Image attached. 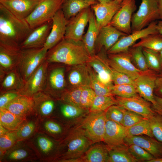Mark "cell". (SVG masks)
<instances>
[{"mask_svg": "<svg viewBox=\"0 0 162 162\" xmlns=\"http://www.w3.org/2000/svg\"><path fill=\"white\" fill-rule=\"evenodd\" d=\"M35 114L40 119L51 117L55 107L53 97L44 91L39 92L32 96Z\"/></svg>", "mask_w": 162, "mask_h": 162, "instance_id": "26", "label": "cell"}, {"mask_svg": "<svg viewBox=\"0 0 162 162\" xmlns=\"http://www.w3.org/2000/svg\"><path fill=\"white\" fill-rule=\"evenodd\" d=\"M148 120L153 136L162 142V116L156 113Z\"/></svg>", "mask_w": 162, "mask_h": 162, "instance_id": "50", "label": "cell"}, {"mask_svg": "<svg viewBox=\"0 0 162 162\" xmlns=\"http://www.w3.org/2000/svg\"><path fill=\"white\" fill-rule=\"evenodd\" d=\"M154 95L162 98V73L158 74L155 82Z\"/></svg>", "mask_w": 162, "mask_h": 162, "instance_id": "55", "label": "cell"}, {"mask_svg": "<svg viewBox=\"0 0 162 162\" xmlns=\"http://www.w3.org/2000/svg\"><path fill=\"white\" fill-rule=\"evenodd\" d=\"M29 140L34 147L40 161L49 162L54 159L56 144L52 138L38 131Z\"/></svg>", "mask_w": 162, "mask_h": 162, "instance_id": "17", "label": "cell"}, {"mask_svg": "<svg viewBox=\"0 0 162 162\" xmlns=\"http://www.w3.org/2000/svg\"><path fill=\"white\" fill-rule=\"evenodd\" d=\"M65 0H41L31 13L25 19L32 29L52 20L62 8Z\"/></svg>", "mask_w": 162, "mask_h": 162, "instance_id": "4", "label": "cell"}, {"mask_svg": "<svg viewBox=\"0 0 162 162\" xmlns=\"http://www.w3.org/2000/svg\"><path fill=\"white\" fill-rule=\"evenodd\" d=\"M40 161L36 151L29 140L19 141L0 158V162Z\"/></svg>", "mask_w": 162, "mask_h": 162, "instance_id": "8", "label": "cell"}, {"mask_svg": "<svg viewBox=\"0 0 162 162\" xmlns=\"http://www.w3.org/2000/svg\"><path fill=\"white\" fill-rule=\"evenodd\" d=\"M62 104L60 107V111L63 117L67 119L77 117L84 112L85 109L78 106L62 102Z\"/></svg>", "mask_w": 162, "mask_h": 162, "instance_id": "47", "label": "cell"}, {"mask_svg": "<svg viewBox=\"0 0 162 162\" xmlns=\"http://www.w3.org/2000/svg\"><path fill=\"white\" fill-rule=\"evenodd\" d=\"M105 111H90L83 121L82 127L92 143L103 141L106 121Z\"/></svg>", "mask_w": 162, "mask_h": 162, "instance_id": "6", "label": "cell"}, {"mask_svg": "<svg viewBox=\"0 0 162 162\" xmlns=\"http://www.w3.org/2000/svg\"><path fill=\"white\" fill-rule=\"evenodd\" d=\"M39 118L35 114L27 118L15 133L18 141L29 140L38 131Z\"/></svg>", "mask_w": 162, "mask_h": 162, "instance_id": "30", "label": "cell"}, {"mask_svg": "<svg viewBox=\"0 0 162 162\" xmlns=\"http://www.w3.org/2000/svg\"><path fill=\"white\" fill-rule=\"evenodd\" d=\"M149 69L158 74L162 73V59L160 52L145 48H142Z\"/></svg>", "mask_w": 162, "mask_h": 162, "instance_id": "39", "label": "cell"}, {"mask_svg": "<svg viewBox=\"0 0 162 162\" xmlns=\"http://www.w3.org/2000/svg\"><path fill=\"white\" fill-rule=\"evenodd\" d=\"M148 162H162V157L156 158H154L148 161Z\"/></svg>", "mask_w": 162, "mask_h": 162, "instance_id": "60", "label": "cell"}, {"mask_svg": "<svg viewBox=\"0 0 162 162\" xmlns=\"http://www.w3.org/2000/svg\"><path fill=\"white\" fill-rule=\"evenodd\" d=\"M109 148L107 145L96 144L89 148L84 156L79 158V162H107Z\"/></svg>", "mask_w": 162, "mask_h": 162, "instance_id": "33", "label": "cell"}, {"mask_svg": "<svg viewBox=\"0 0 162 162\" xmlns=\"http://www.w3.org/2000/svg\"><path fill=\"white\" fill-rule=\"evenodd\" d=\"M117 1H118L120 3H121L122 2L123 0H116Z\"/></svg>", "mask_w": 162, "mask_h": 162, "instance_id": "63", "label": "cell"}, {"mask_svg": "<svg viewBox=\"0 0 162 162\" xmlns=\"http://www.w3.org/2000/svg\"><path fill=\"white\" fill-rule=\"evenodd\" d=\"M145 135L154 137L148 119H145L131 127L128 128V135L129 136Z\"/></svg>", "mask_w": 162, "mask_h": 162, "instance_id": "44", "label": "cell"}, {"mask_svg": "<svg viewBox=\"0 0 162 162\" xmlns=\"http://www.w3.org/2000/svg\"><path fill=\"white\" fill-rule=\"evenodd\" d=\"M111 70L112 81L114 85L124 84H130L134 85V80L127 75L118 71L111 67Z\"/></svg>", "mask_w": 162, "mask_h": 162, "instance_id": "53", "label": "cell"}, {"mask_svg": "<svg viewBox=\"0 0 162 162\" xmlns=\"http://www.w3.org/2000/svg\"><path fill=\"white\" fill-rule=\"evenodd\" d=\"M33 29L0 4V42L20 46Z\"/></svg>", "mask_w": 162, "mask_h": 162, "instance_id": "2", "label": "cell"}, {"mask_svg": "<svg viewBox=\"0 0 162 162\" xmlns=\"http://www.w3.org/2000/svg\"><path fill=\"white\" fill-rule=\"evenodd\" d=\"M65 71L64 67L52 68L49 64L46 84L44 91L52 97L59 93L61 95L64 91L66 85Z\"/></svg>", "mask_w": 162, "mask_h": 162, "instance_id": "18", "label": "cell"}, {"mask_svg": "<svg viewBox=\"0 0 162 162\" xmlns=\"http://www.w3.org/2000/svg\"><path fill=\"white\" fill-rule=\"evenodd\" d=\"M157 22V21L153 22L142 29L132 31L130 34L121 37L106 53L114 54L127 51L137 40L148 35L158 33L156 28Z\"/></svg>", "mask_w": 162, "mask_h": 162, "instance_id": "11", "label": "cell"}, {"mask_svg": "<svg viewBox=\"0 0 162 162\" xmlns=\"http://www.w3.org/2000/svg\"><path fill=\"white\" fill-rule=\"evenodd\" d=\"M117 104V100L113 95H96L90 109V111H105L110 106Z\"/></svg>", "mask_w": 162, "mask_h": 162, "instance_id": "41", "label": "cell"}, {"mask_svg": "<svg viewBox=\"0 0 162 162\" xmlns=\"http://www.w3.org/2000/svg\"><path fill=\"white\" fill-rule=\"evenodd\" d=\"M38 131L43 132L52 138L56 137L62 134L63 128L60 124L50 117L39 119Z\"/></svg>", "mask_w": 162, "mask_h": 162, "instance_id": "37", "label": "cell"}, {"mask_svg": "<svg viewBox=\"0 0 162 162\" xmlns=\"http://www.w3.org/2000/svg\"><path fill=\"white\" fill-rule=\"evenodd\" d=\"M107 54V61L110 66L114 70L127 75L133 80H134L137 78L142 71L132 63L128 50Z\"/></svg>", "mask_w": 162, "mask_h": 162, "instance_id": "12", "label": "cell"}, {"mask_svg": "<svg viewBox=\"0 0 162 162\" xmlns=\"http://www.w3.org/2000/svg\"><path fill=\"white\" fill-rule=\"evenodd\" d=\"M128 149L137 162L146 161L148 162L154 158L152 154L136 145L131 144L128 146Z\"/></svg>", "mask_w": 162, "mask_h": 162, "instance_id": "49", "label": "cell"}, {"mask_svg": "<svg viewBox=\"0 0 162 162\" xmlns=\"http://www.w3.org/2000/svg\"><path fill=\"white\" fill-rule=\"evenodd\" d=\"M52 25V20L33 29L20 44L21 48L23 49L44 47L50 32Z\"/></svg>", "mask_w": 162, "mask_h": 162, "instance_id": "22", "label": "cell"}, {"mask_svg": "<svg viewBox=\"0 0 162 162\" xmlns=\"http://www.w3.org/2000/svg\"><path fill=\"white\" fill-rule=\"evenodd\" d=\"M136 9L135 0H123L109 25L127 35L130 34L132 32L131 22L133 14Z\"/></svg>", "mask_w": 162, "mask_h": 162, "instance_id": "9", "label": "cell"}, {"mask_svg": "<svg viewBox=\"0 0 162 162\" xmlns=\"http://www.w3.org/2000/svg\"><path fill=\"white\" fill-rule=\"evenodd\" d=\"M105 53L91 57L87 63L96 73L99 80L110 88L114 85L112 81L111 67L108 64Z\"/></svg>", "mask_w": 162, "mask_h": 162, "instance_id": "23", "label": "cell"}, {"mask_svg": "<svg viewBox=\"0 0 162 162\" xmlns=\"http://www.w3.org/2000/svg\"><path fill=\"white\" fill-rule=\"evenodd\" d=\"M9 131L2 124H0V136H2L8 132Z\"/></svg>", "mask_w": 162, "mask_h": 162, "instance_id": "59", "label": "cell"}, {"mask_svg": "<svg viewBox=\"0 0 162 162\" xmlns=\"http://www.w3.org/2000/svg\"><path fill=\"white\" fill-rule=\"evenodd\" d=\"M126 110L118 105H112L105 111L106 119L121 124Z\"/></svg>", "mask_w": 162, "mask_h": 162, "instance_id": "48", "label": "cell"}, {"mask_svg": "<svg viewBox=\"0 0 162 162\" xmlns=\"http://www.w3.org/2000/svg\"><path fill=\"white\" fill-rule=\"evenodd\" d=\"M158 7L160 19L162 20V0H158Z\"/></svg>", "mask_w": 162, "mask_h": 162, "instance_id": "57", "label": "cell"}, {"mask_svg": "<svg viewBox=\"0 0 162 162\" xmlns=\"http://www.w3.org/2000/svg\"><path fill=\"white\" fill-rule=\"evenodd\" d=\"M88 1H95L96 0H86Z\"/></svg>", "mask_w": 162, "mask_h": 162, "instance_id": "64", "label": "cell"}, {"mask_svg": "<svg viewBox=\"0 0 162 162\" xmlns=\"http://www.w3.org/2000/svg\"><path fill=\"white\" fill-rule=\"evenodd\" d=\"M26 118L18 116L4 108H0V124L9 131L16 130Z\"/></svg>", "mask_w": 162, "mask_h": 162, "instance_id": "35", "label": "cell"}, {"mask_svg": "<svg viewBox=\"0 0 162 162\" xmlns=\"http://www.w3.org/2000/svg\"><path fill=\"white\" fill-rule=\"evenodd\" d=\"M21 95L19 92H0V108L4 107Z\"/></svg>", "mask_w": 162, "mask_h": 162, "instance_id": "54", "label": "cell"}, {"mask_svg": "<svg viewBox=\"0 0 162 162\" xmlns=\"http://www.w3.org/2000/svg\"><path fill=\"white\" fill-rule=\"evenodd\" d=\"M108 147L109 151L107 162H137L128 151V146L124 145Z\"/></svg>", "mask_w": 162, "mask_h": 162, "instance_id": "36", "label": "cell"}, {"mask_svg": "<svg viewBox=\"0 0 162 162\" xmlns=\"http://www.w3.org/2000/svg\"><path fill=\"white\" fill-rule=\"evenodd\" d=\"M0 81L2 82L0 92L9 91L20 92L25 83L16 68L7 73Z\"/></svg>", "mask_w": 162, "mask_h": 162, "instance_id": "31", "label": "cell"}, {"mask_svg": "<svg viewBox=\"0 0 162 162\" xmlns=\"http://www.w3.org/2000/svg\"><path fill=\"white\" fill-rule=\"evenodd\" d=\"M95 1L86 0H65L61 9L68 20L83 9L95 4Z\"/></svg>", "mask_w": 162, "mask_h": 162, "instance_id": "34", "label": "cell"}, {"mask_svg": "<svg viewBox=\"0 0 162 162\" xmlns=\"http://www.w3.org/2000/svg\"><path fill=\"white\" fill-rule=\"evenodd\" d=\"M161 58L162 59V50L159 52Z\"/></svg>", "mask_w": 162, "mask_h": 162, "instance_id": "62", "label": "cell"}, {"mask_svg": "<svg viewBox=\"0 0 162 162\" xmlns=\"http://www.w3.org/2000/svg\"><path fill=\"white\" fill-rule=\"evenodd\" d=\"M96 96L95 92L91 87H85L80 96L81 107L85 110L90 109Z\"/></svg>", "mask_w": 162, "mask_h": 162, "instance_id": "51", "label": "cell"}, {"mask_svg": "<svg viewBox=\"0 0 162 162\" xmlns=\"http://www.w3.org/2000/svg\"><path fill=\"white\" fill-rule=\"evenodd\" d=\"M132 46H141L159 52L162 50V34L158 33L148 35Z\"/></svg>", "mask_w": 162, "mask_h": 162, "instance_id": "38", "label": "cell"}, {"mask_svg": "<svg viewBox=\"0 0 162 162\" xmlns=\"http://www.w3.org/2000/svg\"><path fill=\"white\" fill-rule=\"evenodd\" d=\"M156 28L158 32L162 34V20L158 21Z\"/></svg>", "mask_w": 162, "mask_h": 162, "instance_id": "58", "label": "cell"}, {"mask_svg": "<svg viewBox=\"0 0 162 162\" xmlns=\"http://www.w3.org/2000/svg\"><path fill=\"white\" fill-rule=\"evenodd\" d=\"M3 108L25 118L35 114L32 97L25 95L21 94Z\"/></svg>", "mask_w": 162, "mask_h": 162, "instance_id": "27", "label": "cell"}, {"mask_svg": "<svg viewBox=\"0 0 162 162\" xmlns=\"http://www.w3.org/2000/svg\"><path fill=\"white\" fill-rule=\"evenodd\" d=\"M155 104L152 107L155 113L162 116V98L154 95Z\"/></svg>", "mask_w": 162, "mask_h": 162, "instance_id": "56", "label": "cell"}, {"mask_svg": "<svg viewBox=\"0 0 162 162\" xmlns=\"http://www.w3.org/2000/svg\"><path fill=\"white\" fill-rule=\"evenodd\" d=\"M158 74L149 69L141 72L134 80V86L137 93L141 97L154 105V90L156 79Z\"/></svg>", "mask_w": 162, "mask_h": 162, "instance_id": "15", "label": "cell"}, {"mask_svg": "<svg viewBox=\"0 0 162 162\" xmlns=\"http://www.w3.org/2000/svg\"><path fill=\"white\" fill-rule=\"evenodd\" d=\"M159 19L158 0H142L138 10L132 16V31L142 29Z\"/></svg>", "mask_w": 162, "mask_h": 162, "instance_id": "5", "label": "cell"}, {"mask_svg": "<svg viewBox=\"0 0 162 162\" xmlns=\"http://www.w3.org/2000/svg\"><path fill=\"white\" fill-rule=\"evenodd\" d=\"M22 49L16 69L25 82L45 60L48 50L44 47Z\"/></svg>", "mask_w": 162, "mask_h": 162, "instance_id": "3", "label": "cell"}, {"mask_svg": "<svg viewBox=\"0 0 162 162\" xmlns=\"http://www.w3.org/2000/svg\"><path fill=\"white\" fill-rule=\"evenodd\" d=\"M72 66L68 76L72 88L91 87L90 76L87 63Z\"/></svg>", "mask_w": 162, "mask_h": 162, "instance_id": "29", "label": "cell"}, {"mask_svg": "<svg viewBox=\"0 0 162 162\" xmlns=\"http://www.w3.org/2000/svg\"><path fill=\"white\" fill-rule=\"evenodd\" d=\"M115 98L117 102V105L136 113L146 119H150L156 113L152 107V104L139 94L129 98L116 96Z\"/></svg>", "mask_w": 162, "mask_h": 162, "instance_id": "14", "label": "cell"}, {"mask_svg": "<svg viewBox=\"0 0 162 162\" xmlns=\"http://www.w3.org/2000/svg\"><path fill=\"white\" fill-rule=\"evenodd\" d=\"M85 87L72 88L65 91L60 97V101L64 103L81 107L80 96L82 91Z\"/></svg>", "mask_w": 162, "mask_h": 162, "instance_id": "43", "label": "cell"}, {"mask_svg": "<svg viewBox=\"0 0 162 162\" xmlns=\"http://www.w3.org/2000/svg\"><path fill=\"white\" fill-rule=\"evenodd\" d=\"M121 4L116 0H114L108 2L96 3L91 5L99 30L102 27L109 24L120 8Z\"/></svg>", "mask_w": 162, "mask_h": 162, "instance_id": "20", "label": "cell"}, {"mask_svg": "<svg viewBox=\"0 0 162 162\" xmlns=\"http://www.w3.org/2000/svg\"><path fill=\"white\" fill-rule=\"evenodd\" d=\"M87 64L90 76L91 87L95 92L96 95H112L111 93L110 88L99 80L94 70L87 63Z\"/></svg>", "mask_w": 162, "mask_h": 162, "instance_id": "42", "label": "cell"}, {"mask_svg": "<svg viewBox=\"0 0 162 162\" xmlns=\"http://www.w3.org/2000/svg\"><path fill=\"white\" fill-rule=\"evenodd\" d=\"M49 64L45 59L26 81L23 88L19 92L21 94L32 97L35 93L44 91Z\"/></svg>", "mask_w": 162, "mask_h": 162, "instance_id": "13", "label": "cell"}, {"mask_svg": "<svg viewBox=\"0 0 162 162\" xmlns=\"http://www.w3.org/2000/svg\"><path fill=\"white\" fill-rule=\"evenodd\" d=\"M52 21V28L44 47L48 51L64 38L68 22L61 8L54 15Z\"/></svg>", "mask_w": 162, "mask_h": 162, "instance_id": "19", "label": "cell"}, {"mask_svg": "<svg viewBox=\"0 0 162 162\" xmlns=\"http://www.w3.org/2000/svg\"><path fill=\"white\" fill-rule=\"evenodd\" d=\"M22 50L20 46L0 42V81L16 68Z\"/></svg>", "mask_w": 162, "mask_h": 162, "instance_id": "10", "label": "cell"}, {"mask_svg": "<svg viewBox=\"0 0 162 162\" xmlns=\"http://www.w3.org/2000/svg\"><path fill=\"white\" fill-rule=\"evenodd\" d=\"M125 144L139 146L152 154L154 158L162 157V142L148 136H129L125 138Z\"/></svg>", "mask_w": 162, "mask_h": 162, "instance_id": "24", "label": "cell"}, {"mask_svg": "<svg viewBox=\"0 0 162 162\" xmlns=\"http://www.w3.org/2000/svg\"><path fill=\"white\" fill-rule=\"evenodd\" d=\"M18 141L15 131H9L0 136V156L2 157Z\"/></svg>", "mask_w": 162, "mask_h": 162, "instance_id": "46", "label": "cell"}, {"mask_svg": "<svg viewBox=\"0 0 162 162\" xmlns=\"http://www.w3.org/2000/svg\"><path fill=\"white\" fill-rule=\"evenodd\" d=\"M98 1L100 3H106L108 2L114 0H96Z\"/></svg>", "mask_w": 162, "mask_h": 162, "instance_id": "61", "label": "cell"}, {"mask_svg": "<svg viewBox=\"0 0 162 162\" xmlns=\"http://www.w3.org/2000/svg\"><path fill=\"white\" fill-rule=\"evenodd\" d=\"M88 23V30L83 37L82 41L89 54L92 57L95 55V42L99 30L97 25L96 18L92 11Z\"/></svg>", "mask_w": 162, "mask_h": 162, "instance_id": "32", "label": "cell"}, {"mask_svg": "<svg viewBox=\"0 0 162 162\" xmlns=\"http://www.w3.org/2000/svg\"><path fill=\"white\" fill-rule=\"evenodd\" d=\"M91 12L88 7L68 20L64 38L82 40L84 29L89 22Z\"/></svg>", "mask_w": 162, "mask_h": 162, "instance_id": "16", "label": "cell"}, {"mask_svg": "<svg viewBox=\"0 0 162 162\" xmlns=\"http://www.w3.org/2000/svg\"><path fill=\"white\" fill-rule=\"evenodd\" d=\"M128 128L117 122L106 120L103 141L109 147L126 145Z\"/></svg>", "mask_w": 162, "mask_h": 162, "instance_id": "21", "label": "cell"}, {"mask_svg": "<svg viewBox=\"0 0 162 162\" xmlns=\"http://www.w3.org/2000/svg\"><path fill=\"white\" fill-rule=\"evenodd\" d=\"M145 119L140 115L126 110L121 124L129 128Z\"/></svg>", "mask_w": 162, "mask_h": 162, "instance_id": "52", "label": "cell"}, {"mask_svg": "<svg viewBox=\"0 0 162 162\" xmlns=\"http://www.w3.org/2000/svg\"><path fill=\"white\" fill-rule=\"evenodd\" d=\"M128 51L131 62L137 69L142 71L149 70L142 51V47L132 46L129 48Z\"/></svg>", "mask_w": 162, "mask_h": 162, "instance_id": "40", "label": "cell"}, {"mask_svg": "<svg viewBox=\"0 0 162 162\" xmlns=\"http://www.w3.org/2000/svg\"><path fill=\"white\" fill-rule=\"evenodd\" d=\"M111 93L113 95L124 98H129L137 94L134 86L130 84L113 85L111 88Z\"/></svg>", "mask_w": 162, "mask_h": 162, "instance_id": "45", "label": "cell"}, {"mask_svg": "<svg viewBox=\"0 0 162 162\" xmlns=\"http://www.w3.org/2000/svg\"><path fill=\"white\" fill-rule=\"evenodd\" d=\"M114 27L108 25L100 29L95 45L99 49L103 48L106 52L122 37L127 35Z\"/></svg>", "mask_w": 162, "mask_h": 162, "instance_id": "28", "label": "cell"}, {"mask_svg": "<svg viewBox=\"0 0 162 162\" xmlns=\"http://www.w3.org/2000/svg\"><path fill=\"white\" fill-rule=\"evenodd\" d=\"M91 57L82 40L64 38L48 51L46 59L49 63L73 66L86 64Z\"/></svg>", "mask_w": 162, "mask_h": 162, "instance_id": "1", "label": "cell"}, {"mask_svg": "<svg viewBox=\"0 0 162 162\" xmlns=\"http://www.w3.org/2000/svg\"><path fill=\"white\" fill-rule=\"evenodd\" d=\"M67 138V149L60 158V161L68 162L80 157L87 151L92 143L82 129L76 130Z\"/></svg>", "mask_w": 162, "mask_h": 162, "instance_id": "7", "label": "cell"}, {"mask_svg": "<svg viewBox=\"0 0 162 162\" xmlns=\"http://www.w3.org/2000/svg\"><path fill=\"white\" fill-rule=\"evenodd\" d=\"M40 0H0V4L18 18L25 20Z\"/></svg>", "mask_w": 162, "mask_h": 162, "instance_id": "25", "label": "cell"}]
</instances>
